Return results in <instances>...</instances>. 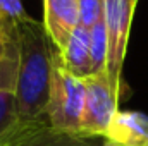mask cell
<instances>
[{"label": "cell", "mask_w": 148, "mask_h": 146, "mask_svg": "<svg viewBox=\"0 0 148 146\" xmlns=\"http://www.w3.org/2000/svg\"><path fill=\"white\" fill-rule=\"evenodd\" d=\"M19 31V69L16 98L19 119L33 122L47 119L50 81L55 46L43 23L24 16L17 21Z\"/></svg>", "instance_id": "obj_1"}, {"label": "cell", "mask_w": 148, "mask_h": 146, "mask_svg": "<svg viewBox=\"0 0 148 146\" xmlns=\"http://www.w3.org/2000/svg\"><path fill=\"white\" fill-rule=\"evenodd\" d=\"M84 100H86L84 77H79L71 72L64 65L60 53L55 48L47 119L57 134L81 138Z\"/></svg>", "instance_id": "obj_2"}, {"label": "cell", "mask_w": 148, "mask_h": 146, "mask_svg": "<svg viewBox=\"0 0 148 146\" xmlns=\"http://www.w3.org/2000/svg\"><path fill=\"white\" fill-rule=\"evenodd\" d=\"M86 100L81 124V138H103L112 119L115 117L121 91L114 86L107 72L84 77Z\"/></svg>", "instance_id": "obj_3"}, {"label": "cell", "mask_w": 148, "mask_h": 146, "mask_svg": "<svg viewBox=\"0 0 148 146\" xmlns=\"http://www.w3.org/2000/svg\"><path fill=\"white\" fill-rule=\"evenodd\" d=\"M136 3L138 0H105L103 5V23L109 41L107 76L119 91L122 86V65Z\"/></svg>", "instance_id": "obj_4"}, {"label": "cell", "mask_w": 148, "mask_h": 146, "mask_svg": "<svg viewBox=\"0 0 148 146\" xmlns=\"http://www.w3.org/2000/svg\"><path fill=\"white\" fill-rule=\"evenodd\" d=\"M79 26L77 0H43V28L60 52Z\"/></svg>", "instance_id": "obj_5"}, {"label": "cell", "mask_w": 148, "mask_h": 146, "mask_svg": "<svg viewBox=\"0 0 148 146\" xmlns=\"http://www.w3.org/2000/svg\"><path fill=\"white\" fill-rule=\"evenodd\" d=\"M103 146H148V115L119 110L103 136Z\"/></svg>", "instance_id": "obj_6"}, {"label": "cell", "mask_w": 148, "mask_h": 146, "mask_svg": "<svg viewBox=\"0 0 148 146\" xmlns=\"http://www.w3.org/2000/svg\"><path fill=\"white\" fill-rule=\"evenodd\" d=\"M64 65L79 77L91 76V53H90V29L79 24L73 31L64 50L59 52Z\"/></svg>", "instance_id": "obj_7"}, {"label": "cell", "mask_w": 148, "mask_h": 146, "mask_svg": "<svg viewBox=\"0 0 148 146\" xmlns=\"http://www.w3.org/2000/svg\"><path fill=\"white\" fill-rule=\"evenodd\" d=\"M59 134L48 124V119L21 122V126L3 141L0 146H50V143Z\"/></svg>", "instance_id": "obj_8"}, {"label": "cell", "mask_w": 148, "mask_h": 146, "mask_svg": "<svg viewBox=\"0 0 148 146\" xmlns=\"http://www.w3.org/2000/svg\"><path fill=\"white\" fill-rule=\"evenodd\" d=\"M16 81L12 79H0V141L9 138L19 126V110H17V98H16Z\"/></svg>", "instance_id": "obj_9"}, {"label": "cell", "mask_w": 148, "mask_h": 146, "mask_svg": "<svg viewBox=\"0 0 148 146\" xmlns=\"http://www.w3.org/2000/svg\"><path fill=\"white\" fill-rule=\"evenodd\" d=\"M90 53H91V74L107 72L109 41L103 19L90 28Z\"/></svg>", "instance_id": "obj_10"}, {"label": "cell", "mask_w": 148, "mask_h": 146, "mask_svg": "<svg viewBox=\"0 0 148 146\" xmlns=\"http://www.w3.org/2000/svg\"><path fill=\"white\" fill-rule=\"evenodd\" d=\"M103 5L105 0H77L79 7V24L84 28L95 26L98 21L103 19Z\"/></svg>", "instance_id": "obj_11"}, {"label": "cell", "mask_w": 148, "mask_h": 146, "mask_svg": "<svg viewBox=\"0 0 148 146\" xmlns=\"http://www.w3.org/2000/svg\"><path fill=\"white\" fill-rule=\"evenodd\" d=\"M28 16L23 9L21 0H0V23L19 21Z\"/></svg>", "instance_id": "obj_12"}, {"label": "cell", "mask_w": 148, "mask_h": 146, "mask_svg": "<svg viewBox=\"0 0 148 146\" xmlns=\"http://www.w3.org/2000/svg\"><path fill=\"white\" fill-rule=\"evenodd\" d=\"M16 28H17V21L0 23V62L3 59V53H5V48H7L10 38L16 33Z\"/></svg>", "instance_id": "obj_13"}, {"label": "cell", "mask_w": 148, "mask_h": 146, "mask_svg": "<svg viewBox=\"0 0 148 146\" xmlns=\"http://www.w3.org/2000/svg\"><path fill=\"white\" fill-rule=\"evenodd\" d=\"M50 146H95L91 145L88 139L84 138H77V136H66V134H59Z\"/></svg>", "instance_id": "obj_14"}]
</instances>
